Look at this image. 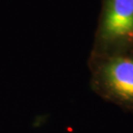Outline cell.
Segmentation results:
<instances>
[{"label": "cell", "mask_w": 133, "mask_h": 133, "mask_svg": "<svg viewBox=\"0 0 133 133\" xmlns=\"http://www.w3.org/2000/svg\"><path fill=\"white\" fill-rule=\"evenodd\" d=\"M102 79L111 94L123 99H133V60L118 57L104 66Z\"/></svg>", "instance_id": "6da1fadb"}, {"label": "cell", "mask_w": 133, "mask_h": 133, "mask_svg": "<svg viewBox=\"0 0 133 133\" xmlns=\"http://www.w3.org/2000/svg\"><path fill=\"white\" fill-rule=\"evenodd\" d=\"M104 30L110 37L133 33V0H111L104 20Z\"/></svg>", "instance_id": "7a4b0ae2"}]
</instances>
